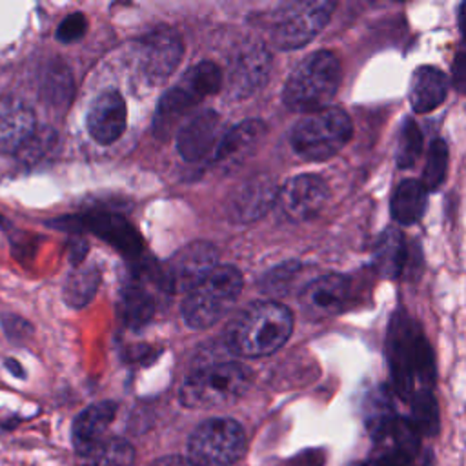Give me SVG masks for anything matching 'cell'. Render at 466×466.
<instances>
[{"instance_id": "cell-1", "label": "cell", "mask_w": 466, "mask_h": 466, "mask_svg": "<svg viewBox=\"0 0 466 466\" xmlns=\"http://www.w3.org/2000/svg\"><path fill=\"white\" fill-rule=\"evenodd\" d=\"M291 329L293 319L286 306L260 300L235 315L224 331V342L238 357L258 359L280 350Z\"/></svg>"}, {"instance_id": "cell-2", "label": "cell", "mask_w": 466, "mask_h": 466, "mask_svg": "<svg viewBox=\"0 0 466 466\" xmlns=\"http://www.w3.org/2000/svg\"><path fill=\"white\" fill-rule=\"evenodd\" d=\"M388 359L399 395L408 399L419 390H431L435 382L431 348L419 326L402 311L390 324Z\"/></svg>"}, {"instance_id": "cell-3", "label": "cell", "mask_w": 466, "mask_h": 466, "mask_svg": "<svg viewBox=\"0 0 466 466\" xmlns=\"http://www.w3.org/2000/svg\"><path fill=\"white\" fill-rule=\"evenodd\" d=\"M340 78L342 67L339 56L326 49L315 51L289 73L282 100L288 109L304 115L324 109L337 95Z\"/></svg>"}, {"instance_id": "cell-4", "label": "cell", "mask_w": 466, "mask_h": 466, "mask_svg": "<svg viewBox=\"0 0 466 466\" xmlns=\"http://www.w3.org/2000/svg\"><path fill=\"white\" fill-rule=\"evenodd\" d=\"M251 384V370L240 362H217L187 375L178 397L186 408L211 410L237 402Z\"/></svg>"}, {"instance_id": "cell-5", "label": "cell", "mask_w": 466, "mask_h": 466, "mask_svg": "<svg viewBox=\"0 0 466 466\" xmlns=\"http://www.w3.org/2000/svg\"><path fill=\"white\" fill-rule=\"evenodd\" d=\"M351 120L340 107L306 113L289 133L293 151L306 162H324L337 155L351 138Z\"/></svg>"}, {"instance_id": "cell-6", "label": "cell", "mask_w": 466, "mask_h": 466, "mask_svg": "<svg viewBox=\"0 0 466 466\" xmlns=\"http://www.w3.org/2000/svg\"><path fill=\"white\" fill-rule=\"evenodd\" d=\"M242 275L233 266H217L200 284L187 291L182 302L184 322L191 329H206L217 324L238 300Z\"/></svg>"}, {"instance_id": "cell-7", "label": "cell", "mask_w": 466, "mask_h": 466, "mask_svg": "<svg viewBox=\"0 0 466 466\" xmlns=\"http://www.w3.org/2000/svg\"><path fill=\"white\" fill-rule=\"evenodd\" d=\"M248 448L240 422L215 417L200 422L187 441V461L193 466H233Z\"/></svg>"}, {"instance_id": "cell-8", "label": "cell", "mask_w": 466, "mask_h": 466, "mask_svg": "<svg viewBox=\"0 0 466 466\" xmlns=\"http://www.w3.org/2000/svg\"><path fill=\"white\" fill-rule=\"evenodd\" d=\"M335 4L329 0H299L282 4L271 24V40L282 51L300 49L329 22Z\"/></svg>"}, {"instance_id": "cell-9", "label": "cell", "mask_w": 466, "mask_h": 466, "mask_svg": "<svg viewBox=\"0 0 466 466\" xmlns=\"http://www.w3.org/2000/svg\"><path fill=\"white\" fill-rule=\"evenodd\" d=\"M182 40L173 27L160 25L146 33L137 44L135 71L140 86H160L182 58Z\"/></svg>"}, {"instance_id": "cell-10", "label": "cell", "mask_w": 466, "mask_h": 466, "mask_svg": "<svg viewBox=\"0 0 466 466\" xmlns=\"http://www.w3.org/2000/svg\"><path fill=\"white\" fill-rule=\"evenodd\" d=\"M218 266V251L208 240H195L180 248L166 264V282L175 293L191 291Z\"/></svg>"}, {"instance_id": "cell-11", "label": "cell", "mask_w": 466, "mask_h": 466, "mask_svg": "<svg viewBox=\"0 0 466 466\" xmlns=\"http://www.w3.org/2000/svg\"><path fill=\"white\" fill-rule=\"evenodd\" d=\"M222 135L220 115L213 109H204L180 126L177 133V151L187 162L211 158Z\"/></svg>"}, {"instance_id": "cell-12", "label": "cell", "mask_w": 466, "mask_h": 466, "mask_svg": "<svg viewBox=\"0 0 466 466\" xmlns=\"http://www.w3.org/2000/svg\"><path fill=\"white\" fill-rule=\"evenodd\" d=\"M350 299V280L342 275H322L304 286L299 295L300 309L311 320H324L339 315Z\"/></svg>"}, {"instance_id": "cell-13", "label": "cell", "mask_w": 466, "mask_h": 466, "mask_svg": "<svg viewBox=\"0 0 466 466\" xmlns=\"http://www.w3.org/2000/svg\"><path fill=\"white\" fill-rule=\"evenodd\" d=\"M329 187L319 175L304 173L288 180L277 195L286 217L291 220H308L326 204Z\"/></svg>"}, {"instance_id": "cell-14", "label": "cell", "mask_w": 466, "mask_h": 466, "mask_svg": "<svg viewBox=\"0 0 466 466\" xmlns=\"http://www.w3.org/2000/svg\"><path fill=\"white\" fill-rule=\"evenodd\" d=\"M269 71H271L269 51L260 44L249 46L248 49L238 53L229 66V73L226 80L228 96L233 100H242L251 96L255 91H258L266 84Z\"/></svg>"}, {"instance_id": "cell-15", "label": "cell", "mask_w": 466, "mask_h": 466, "mask_svg": "<svg viewBox=\"0 0 466 466\" xmlns=\"http://www.w3.org/2000/svg\"><path fill=\"white\" fill-rule=\"evenodd\" d=\"M127 122V109L122 95L115 89L102 91L89 106L86 124L91 138L102 146L116 142Z\"/></svg>"}, {"instance_id": "cell-16", "label": "cell", "mask_w": 466, "mask_h": 466, "mask_svg": "<svg viewBox=\"0 0 466 466\" xmlns=\"http://www.w3.org/2000/svg\"><path fill=\"white\" fill-rule=\"evenodd\" d=\"M279 187L269 177H255L240 184L229 202L228 213L235 222H253L264 217L277 202Z\"/></svg>"}, {"instance_id": "cell-17", "label": "cell", "mask_w": 466, "mask_h": 466, "mask_svg": "<svg viewBox=\"0 0 466 466\" xmlns=\"http://www.w3.org/2000/svg\"><path fill=\"white\" fill-rule=\"evenodd\" d=\"M116 415V402L100 400L80 411L71 428V439L76 453L91 455L102 442L104 435Z\"/></svg>"}, {"instance_id": "cell-18", "label": "cell", "mask_w": 466, "mask_h": 466, "mask_svg": "<svg viewBox=\"0 0 466 466\" xmlns=\"http://www.w3.org/2000/svg\"><path fill=\"white\" fill-rule=\"evenodd\" d=\"M35 129V113L24 100L0 96V153H16Z\"/></svg>"}, {"instance_id": "cell-19", "label": "cell", "mask_w": 466, "mask_h": 466, "mask_svg": "<svg viewBox=\"0 0 466 466\" xmlns=\"http://www.w3.org/2000/svg\"><path fill=\"white\" fill-rule=\"evenodd\" d=\"M202 98L182 80L171 89H167L157 106L155 118H153V129L157 137H169V133L175 129V126L191 113V109L200 102Z\"/></svg>"}, {"instance_id": "cell-20", "label": "cell", "mask_w": 466, "mask_h": 466, "mask_svg": "<svg viewBox=\"0 0 466 466\" xmlns=\"http://www.w3.org/2000/svg\"><path fill=\"white\" fill-rule=\"evenodd\" d=\"M448 93L446 75L433 66H420L413 71L408 98L415 113H430L439 107Z\"/></svg>"}, {"instance_id": "cell-21", "label": "cell", "mask_w": 466, "mask_h": 466, "mask_svg": "<svg viewBox=\"0 0 466 466\" xmlns=\"http://www.w3.org/2000/svg\"><path fill=\"white\" fill-rule=\"evenodd\" d=\"M266 126L258 118L242 120L231 129L224 131L213 157L209 158L213 164H233L240 157L248 155L255 144L264 135Z\"/></svg>"}, {"instance_id": "cell-22", "label": "cell", "mask_w": 466, "mask_h": 466, "mask_svg": "<svg viewBox=\"0 0 466 466\" xmlns=\"http://www.w3.org/2000/svg\"><path fill=\"white\" fill-rule=\"evenodd\" d=\"M426 211V189L420 180H402L391 197V217L402 224H415Z\"/></svg>"}, {"instance_id": "cell-23", "label": "cell", "mask_w": 466, "mask_h": 466, "mask_svg": "<svg viewBox=\"0 0 466 466\" xmlns=\"http://www.w3.org/2000/svg\"><path fill=\"white\" fill-rule=\"evenodd\" d=\"M406 262V242L397 229H388L377 242L373 266L382 277H399Z\"/></svg>"}, {"instance_id": "cell-24", "label": "cell", "mask_w": 466, "mask_h": 466, "mask_svg": "<svg viewBox=\"0 0 466 466\" xmlns=\"http://www.w3.org/2000/svg\"><path fill=\"white\" fill-rule=\"evenodd\" d=\"M411 417L408 419L417 433L431 437L439 431V408L431 390H419L411 397Z\"/></svg>"}, {"instance_id": "cell-25", "label": "cell", "mask_w": 466, "mask_h": 466, "mask_svg": "<svg viewBox=\"0 0 466 466\" xmlns=\"http://www.w3.org/2000/svg\"><path fill=\"white\" fill-rule=\"evenodd\" d=\"M98 282L100 275L95 266L75 269L64 286V300L73 308L86 306L96 293Z\"/></svg>"}, {"instance_id": "cell-26", "label": "cell", "mask_w": 466, "mask_h": 466, "mask_svg": "<svg viewBox=\"0 0 466 466\" xmlns=\"http://www.w3.org/2000/svg\"><path fill=\"white\" fill-rule=\"evenodd\" d=\"M87 224H89V228H91L96 235L104 237L106 240L113 242L115 246H118V248H122V249H124V248H127V249L137 248L135 242H133V240H137L135 235L131 233L129 226H127L120 217L98 213V215H91V217L87 218Z\"/></svg>"}, {"instance_id": "cell-27", "label": "cell", "mask_w": 466, "mask_h": 466, "mask_svg": "<svg viewBox=\"0 0 466 466\" xmlns=\"http://www.w3.org/2000/svg\"><path fill=\"white\" fill-rule=\"evenodd\" d=\"M422 151V133L420 127L413 118H404L399 137H397V146H395V160L399 167H411L417 158L420 157Z\"/></svg>"}, {"instance_id": "cell-28", "label": "cell", "mask_w": 466, "mask_h": 466, "mask_svg": "<svg viewBox=\"0 0 466 466\" xmlns=\"http://www.w3.org/2000/svg\"><path fill=\"white\" fill-rule=\"evenodd\" d=\"M182 82H186L200 98H206L209 95H215L220 86H222V73L217 67V64L204 60L195 64L193 67H189L182 78Z\"/></svg>"}, {"instance_id": "cell-29", "label": "cell", "mask_w": 466, "mask_h": 466, "mask_svg": "<svg viewBox=\"0 0 466 466\" xmlns=\"http://www.w3.org/2000/svg\"><path fill=\"white\" fill-rule=\"evenodd\" d=\"M448 171V146L442 138H435L430 144L426 164H424V175L420 184L426 191H435L442 186Z\"/></svg>"}, {"instance_id": "cell-30", "label": "cell", "mask_w": 466, "mask_h": 466, "mask_svg": "<svg viewBox=\"0 0 466 466\" xmlns=\"http://www.w3.org/2000/svg\"><path fill=\"white\" fill-rule=\"evenodd\" d=\"M89 457V466H133L135 451L124 439H107Z\"/></svg>"}, {"instance_id": "cell-31", "label": "cell", "mask_w": 466, "mask_h": 466, "mask_svg": "<svg viewBox=\"0 0 466 466\" xmlns=\"http://www.w3.org/2000/svg\"><path fill=\"white\" fill-rule=\"evenodd\" d=\"M120 313H122V319L131 328H140L153 315V300H151V297L146 291L131 288L122 297Z\"/></svg>"}, {"instance_id": "cell-32", "label": "cell", "mask_w": 466, "mask_h": 466, "mask_svg": "<svg viewBox=\"0 0 466 466\" xmlns=\"http://www.w3.org/2000/svg\"><path fill=\"white\" fill-rule=\"evenodd\" d=\"M56 142V133L51 127L35 129L33 135L24 142V146L16 151L24 164L38 162Z\"/></svg>"}, {"instance_id": "cell-33", "label": "cell", "mask_w": 466, "mask_h": 466, "mask_svg": "<svg viewBox=\"0 0 466 466\" xmlns=\"http://www.w3.org/2000/svg\"><path fill=\"white\" fill-rule=\"evenodd\" d=\"M300 266L297 262H286L275 269H271L266 277H264V289L268 293H279L282 295V289L288 288L289 282H293L295 275L299 273Z\"/></svg>"}, {"instance_id": "cell-34", "label": "cell", "mask_w": 466, "mask_h": 466, "mask_svg": "<svg viewBox=\"0 0 466 466\" xmlns=\"http://www.w3.org/2000/svg\"><path fill=\"white\" fill-rule=\"evenodd\" d=\"M87 18L84 13H69L56 27V38L64 44H71L86 35Z\"/></svg>"}, {"instance_id": "cell-35", "label": "cell", "mask_w": 466, "mask_h": 466, "mask_svg": "<svg viewBox=\"0 0 466 466\" xmlns=\"http://www.w3.org/2000/svg\"><path fill=\"white\" fill-rule=\"evenodd\" d=\"M2 320V328H4V331H5V335L11 339V340H22V339H27L29 335H31V331H33V328H31V324L25 320V319H22V317H18V315H13V313H2V317H0Z\"/></svg>"}, {"instance_id": "cell-36", "label": "cell", "mask_w": 466, "mask_h": 466, "mask_svg": "<svg viewBox=\"0 0 466 466\" xmlns=\"http://www.w3.org/2000/svg\"><path fill=\"white\" fill-rule=\"evenodd\" d=\"M149 466H193L187 459L178 457V455H167V457H160L155 459Z\"/></svg>"}, {"instance_id": "cell-37", "label": "cell", "mask_w": 466, "mask_h": 466, "mask_svg": "<svg viewBox=\"0 0 466 466\" xmlns=\"http://www.w3.org/2000/svg\"><path fill=\"white\" fill-rule=\"evenodd\" d=\"M453 78H455V84H457V89L462 91V86H464V56L459 53L457 58H455V69H453Z\"/></svg>"}, {"instance_id": "cell-38", "label": "cell", "mask_w": 466, "mask_h": 466, "mask_svg": "<svg viewBox=\"0 0 466 466\" xmlns=\"http://www.w3.org/2000/svg\"><path fill=\"white\" fill-rule=\"evenodd\" d=\"M5 368H7L15 377H24V370H22V366H20L15 359H7V360H5Z\"/></svg>"}, {"instance_id": "cell-39", "label": "cell", "mask_w": 466, "mask_h": 466, "mask_svg": "<svg viewBox=\"0 0 466 466\" xmlns=\"http://www.w3.org/2000/svg\"><path fill=\"white\" fill-rule=\"evenodd\" d=\"M84 466H89V462H87V464H84Z\"/></svg>"}, {"instance_id": "cell-40", "label": "cell", "mask_w": 466, "mask_h": 466, "mask_svg": "<svg viewBox=\"0 0 466 466\" xmlns=\"http://www.w3.org/2000/svg\"><path fill=\"white\" fill-rule=\"evenodd\" d=\"M362 466H368V464H362Z\"/></svg>"}]
</instances>
